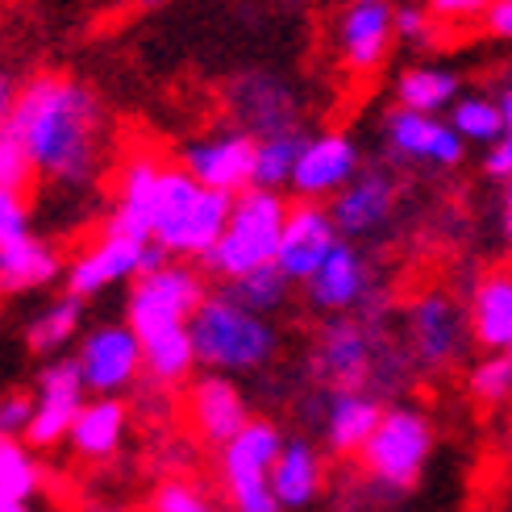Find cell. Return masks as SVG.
I'll return each mask as SVG.
<instances>
[{
	"label": "cell",
	"mask_w": 512,
	"mask_h": 512,
	"mask_svg": "<svg viewBox=\"0 0 512 512\" xmlns=\"http://www.w3.org/2000/svg\"><path fill=\"white\" fill-rule=\"evenodd\" d=\"M5 125L30 155L34 179H46L55 188H88L105 167V105L84 80L67 71H42L13 88Z\"/></svg>",
	"instance_id": "6da1fadb"
},
{
	"label": "cell",
	"mask_w": 512,
	"mask_h": 512,
	"mask_svg": "<svg viewBox=\"0 0 512 512\" xmlns=\"http://www.w3.org/2000/svg\"><path fill=\"white\" fill-rule=\"evenodd\" d=\"M188 338L196 350V367L217 375H242L271 363L279 334L263 313H250L229 292H204L196 313L188 317Z\"/></svg>",
	"instance_id": "7a4b0ae2"
},
{
	"label": "cell",
	"mask_w": 512,
	"mask_h": 512,
	"mask_svg": "<svg viewBox=\"0 0 512 512\" xmlns=\"http://www.w3.org/2000/svg\"><path fill=\"white\" fill-rule=\"evenodd\" d=\"M229 200L234 196L200 188L179 163H163L155 200H150V242L163 246L171 259L204 263V254L221 238Z\"/></svg>",
	"instance_id": "3957f363"
},
{
	"label": "cell",
	"mask_w": 512,
	"mask_h": 512,
	"mask_svg": "<svg viewBox=\"0 0 512 512\" xmlns=\"http://www.w3.org/2000/svg\"><path fill=\"white\" fill-rule=\"evenodd\" d=\"M284 213H288L284 192H271V188L238 192L234 200H229L221 238L213 242L209 254H204V267L229 284V279H242L246 271H259V267L275 263Z\"/></svg>",
	"instance_id": "277c9868"
},
{
	"label": "cell",
	"mask_w": 512,
	"mask_h": 512,
	"mask_svg": "<svg viewBox=\"0 0 512 512\" xmlns=\"http://www.w3.org/2000/svg\"><path fill=\"white\" fill-rule=\"evenodd\" d=\"M408 367V358L388 350L383 342L379 325L367 321V317H350V313H338L329 317V325L321 329L317 338V350H313V375L334 392H346V388H367L371 383Z\"/></svg>",
	"instance_id": "5b68a950"
},
{
	"label": "cell",
	"mask_w": 512,
	"mask_h": 512,
	"mask_svg": "<svg viewBox=\"0 0 512 512\" xmlns=\"http://www.w3.org/2000/svg\"><path fill=\"white\" fill-rule=\"evenodd\" d=\"M433 421L429 413L413 404H396V408H383L371 438L363 442L354 458L363 463V475L375 483V488H388V492H408L413 483L421 479V471L429 467V454H433Z\"/></svg>",
	"instance_id": "8992f818"
},
{
	"label": "cell",
	"mask_w": 512,
	"mask_h": 512,
	"mask_svg": "<svg viewBox=\"0 0 512 512\" xmlns=\"http://www.w3.org/2000/svg\"><path fill=\"white\" fill-rule=\"evenodd\" d=\"M404 358L421 371H450L471 346L467 304L446 288H425L404 313Z\"/></svg>",
	"instance_id": "52a82bcc"
},
{
	"label": "cell",
	"mask_w": 512,
	"mask_h": 512,
	"mask_svg": "<svg viewBox=\"0 0 512 512\" xmlns=\"http://www.w3.org/2000/svg\"><path fill=\"white\" fill-rule=\"evenodd\" d=\"M279 446H284V433L259 417H250L225 446H217L221 450V483H225L234 512H284L267 488V471L275 463Z\"/></svg>",
	"instance_id": "ba28073f"
},
{
	"label": "cell",
	"mask_w": 512,
	"mask_h": 512,
	"mask_svg": "<svg viewBox=\"0 0 512 512\" xmlns=\"http://www.w3.org/2000/svg\"><path fill=\"white\" fill-rule=\"evenodd\" d=\"M204 275L184 263V259H167L155 271L134 275L130 288V313L125 325L134 334H155V329H171V325H188V317L196 313V304L204 300Z\"/></svg>",
	"instance_id": "9c48e42d"
},
{
	"label": "cell",
	"mask_w": 512,
	"mask_h": 512,
	"mask_svg": "<svg viewBox=\"0 0 512 512\" xmlns=\"http://www.w3.org/2000/svg\"><path fill=\"white\" fill-rule=\"evenodd\" d=\"M171 259V254L155 242H146V238H130V234H121V229H109L105 225V234H100L92 246H84L80 259H71L67 267V292L71 296H96V292H105L113 284H125V279H134L142 271H155Z\"/></svg>",
	"instance_id": "30bf717a"
},
{
	"label": "cell",
	"mask_w": 512,
	"mask_h": 512,
	"mask_svg": "<svg viewBox=\"0 0 512 512\" xmlns=\"http://www.w3.org/2000/svg\"><path fill=\"white\" fill-rule=\"evenodd\" d=\"M225 113L229 125L250 138L284 134V130H304L300 125V100L292 84H284L271 71H246L225 88Z\"/></svg>",
	"instance_id": "8fae6325"
},
{
	"label": "cell",
	"mask_w": 512,
	"mask_h": 512,
	"mask_svg": "<svg viewBox=\"0 0 512 512\" xmlns=\"http://www.w3.org/2000/svg\"><path fill=\"white\" fill-rule=\"evenodd\" d=\"M71 363L80 371L84 392L121 396L125 388H134L142 375V346L130 325H100L92 334H84L80 354H75Z\"/></svg>",
	"instance_id": "7c38bea8"
},
{
	"label": "cell",
	"mask_w": 512,
	"mask_h": 512,
	"mask_svg": "<svg viewBox=\"0 0 512 512\" xmlns=\"http://www.w3.org/2000/svg\"><path fill=\"white\" fill-rule=\"evenodd\" d=\"M200 188L221 192V196H238L250 188V171H254V138L225 125L217 134H204L196 142L184 146V159H179Z\"/></svg>",
	"instance_id": "4fadbf2b"
},
{
	"label": "cell",
	"mask_w": 512,
	"mask_h": 512,
	"mask_svg": "<svg viewBox=\"0 0 512 512\" xmlns=\"http://www.w3.org/2000/svg\"><path fill=\"white\" fill-rule=\"evenodd\" d=\"M88 400L80 371H75L71 358H50L38 375V392H34V413L30 425H25V446L30 450H46V446H59L67 438V429L80 413V404Z\"/></svg>",
	"instance_id": "5bb4252c"
},
{
	"label": "cell",
	"mask_w": 512,
	"mask_h": 512,
	"mask_svg": "<svg viewBox=\"0 0 512 512\" xmlns=\"http://www.w3.org/2000/svg\"><path fill=\"white\" fill-rule=\"evenodd\" d=\"M334 204H329V221H334L338 229V238H367L375 234V229L388 225V217L396 213V204H400V179L392 171H363L358 167L350 175V184L342 192L329 196Z\"/></svg>",
	"instance_id": "9a60e30c"
},
{
	"label": "cell",
	"mask_w": 512,
	"mask_h": 512,
	"mask_svg": "<svg viewBox=\"0 0 512 512\" xmlns=\"http://www.w3.org/2000/svg\"><path fill=\"white\" fill-rule=\"evenodd\" d=\"M354 171H358V146H354V138L342 134V130H325V134L304 138L288 188H292L296 200L321 204L334 192H342Z\"/></svg>",
	"instance_id": "2e32d148"
},
{
	"label": "cell",
	"mask_w": 512,
	"mask_h": 512,
	"mask_svg": "<svg viewBox=\"0 0 512 512\" xmlns=\"http://www.w3.org/2000/svg\"><path fill=\"white\" fill-rule=\"evenodd\" d=\"M338 242V229L329 221L325 204L300 200L288 204L284 213V229H279V246H275V271L288 279V284H304L329 250Z\"/></svg>",
	"instance_id": "e0dca14e"
},
{
	"label": "cell",
	"mask_w": 512,
	"mask_h": 512,
	"mask_svg": "<svg viewBox=\"0 0 512 512\" xmlns=\"http://www.w3.org/2000/svg\"><path fill=\"white\" fill-rule=\"evenodd\" d=\"M304 292H309L317 313L338 317V313L363 309V304L375 296V275H371L363 254L354 250V242L338 238L334 250L321 259V267L304 279Z\"/></svg>",
	"instance_id": "ac0fdd59"
},
{
	"label": "cell",
	"mask_w": 512,
	"mask_h": 512,
	"mask_svg": "<svg viewBox=\"0 0 512 512\" xmlns=\"http://www.w3.org/2000/svg\"><path fill=\"white\" fill-rule=\"evenodd\" d=\"M392 0H350L338 21V55L346 71L354 75H375L388 59V50L396 42L392 34Z\"/></svg>",
	"instance_id": "d6986e66"
},
{
	"label": "cell",
	"mask_w": 512,
	"mask_h": 512,
	"mask_svg": "<svg viewBox=\"0 0 512 512\" xmlns=\"http://www.w3.org/2000/svg\"><path fill=\"white\" fill-rule=\"evenodd\" d=\"M388 146H392V155L429 163V167H458L467 150V142L454 134L450 121L433 113H413V109L388 113Z\"/></svg>",
	"instance_id": "ffe728a7"
},
{
	"label": "cell",
	"mask_w": 512,
	"mask_h": 512,
	"mask_svg": "<svg viewBox=\"0 0 512 512\" xmlns=\"http://www.w3.org/2000/svg\"><path fill=\"white\" fill-rule=\"evenodd\" d=\"M188 421L196 429V438L209 446H225L234 433L250 421V404L242 388L229 375H200L188 388Z\"/></svg>",
	"instance_id": "44dd1931"
},
{
	"label": "cell",
	"mask_w": 512,
	"mask_h": 512,
	"mask_svg": "<svg viewBox=\"0 0 512 512\" xmlns=\"http://www.w3.org/2000/svg\"><path fill=\"white\" fill-rule=\"evenodd\" d=\"M267 488L284 512H304L309 504H317L325 488V467H321L317 446L304 438H292V442L284 438V446H279L275 463L267 471Z\"/></svg>",
	"instance_id": "7402d4cb"
},
{
	"label": "cell",
	"mask_w": 512,
	"mask_h": 512,
	"mask_svg": "<svg viewBox=\"0 0 512 512\" xmlns=\"http://www.w3.org/2000/svg\"><path fill=\"white\" fill-rule=\"evenodd\" d=\"M163 163L167 159L150 155V150H134V155L117 167V209L105 221L109 229H121V234L150 242V200H155Z\"/></svg>",
	"instance_id": "603a6c76"
},
{
	"label": "cell",
	"mask_w": 512,
	"mask_h": 512,
	"mask_svg": "<svg viewBox=\"0 0 512 512\" xmlns=\"http://www.w3.org/2000/svg\"><path fill=\"white\" fill-rule=\"evenodd\" d=\"M125 433H130V408H125V400L92 396L80 404V413H75L63 442H71V450L88 458V463H105V458L121 450Z\"/></svg>",
	"instance_id": "cb8c5ba5"
},
{
	"label": "cell",
	"mask_w": 512,
	"mask_h": 512,
	"mask_svg": "<svg viewBox=\"0 0 512 512\" xmlns=\"http://www.w3.org/2000/svg\"><path fill=\"white\" fill-rule=\"evenodd\" d=\"M467 325H471V342H479L488 354L512 346V279L504 267L479 275L467 304Z\"/></svg>",
	"instance_id": "d4e9b609"
},
{
	"label": "cell",
	"mask_w": 512,
	"mask_h": 512,
	"mask_svg": "<svg viewBox=\"0 0 512 512\" xmlns=\"http://www.w3.org/2000/svg\"><path fill=\"white\" fill-rule=\"evenodd\" d=\"M383 413V400L367 388H346V392H334L325 404V417H321V429H325V446L342 454V458H354L363 450V442L371 438V429Z\"/></svg>",
	"instance_id": "484cf974"
},
{
	"label": "cell",
	"mask_w": 512,
	"mask_h": 512,
	"mask_svg": "<svg viewBox=\"0 0 512 512\" xmlns=\"http://www.w3.org/2000/svg\"><path fill=\"white\" fill-rule=\"evenodd\" d=\"M59 275H63V259L46 238L21 234L0 246V296L38 292L46 284H55Z\"/></svg>",
	"instance_id": "4316f807"
},
{
	"label": "cell",
	"mask_w": 512,
	"mask_h": 512,
	"mask_svg": "<svg viewBox=\"0 0 512 512\" xmlns=\"http://www.w3.org/2000/svg\"><path fill=\"white\" fill-rule=\"evenodd\" d=\"M142 375L159 388H179L188 383L196 371V350L188 338V325H171V329H155V334H142Z\"/></svg>",
	"instance_id": "83f0119b"
},
{
	"label": "cell",
	"mask_w": 512,
	"mask_h": 512,
	"mask_svg": "<svg viewBox=\"0 0 512 512\" xmlns=\"http://www.w3.org/2000/svg\"><path fill=\"white\" fill-rule=\"evenodd\" d=\"M508 121H512V96L508 88L496 92V96H483V92H471L463 96L458 92V100L450 105V125L454 134L463 142H500L508 138Z\"/></svg>",
	"instance_id": "f1b7e54d"
},
{
	"label": "cell",
	"mask_w": 512,
	"mask_h": 512,
	"mask_svg": "<svg viewBox=\"0 0 512 512\" xmlns=\"http://www.w3.org/2000/svg\"><path fill=\"white\" fill-rule=\"evenodd\" d=\"M396 96H400V109L442 117V109H450L454 100H458V75L446 71V67L421 63V67H413V71L400 75Z\"/></svg>",
	"instance_id": "f546056e"
},
{
	"label": "cell",
	"mask_w": 512,
	"mask_h": 512,
	"mask_svg": "<svg viewBox=\"0 0 512 512\" xmlns=\"http://www.w3.org/2000/svg\"><path fill=\"white\" fill-rule=\"evenodd\" d=\"M304 130H284V134H267V138H254V171H250V188H271V192H284L296 155L304 146Z\"/></svg>",
	"instance_id": "4dcf8cb0"
},
{
	"label": "cell",
	"mask_w": 512,
	"mask_h": 512,
	"mask_svg": "<svg viewBox=\"0 0 512 512\" xmlns=\"http://www.w3.org/2000/svg\"><path fill=\"white\" fill-rule=\"evenodd\" d=\"M80 321H84V300L80 296H59L50 300L46 309L30 321V350L34 354H59L63 346H71V338L80 334Z\"/></svg>",
	"instance_id": "1f68e13d"
},
{
	"label": "cell",
	"mask_w": 512,
	"mask_h": 512,
	"mask_svg": "<svg viewBox=\"0 0 512 512\" xmlns=\"http://www.w3.org/2000/svg\"><path fill=\"white\" fill-rule=\"evenodd\" d=\"M42 488V463L21 438H0V496L34 500Z\"/></svg>",
	"instance_id": "d6a6232c"
},
{
	"label": "cell",
	"mask_w": 512,
	"mask_h": 512,
	"mask_svg": "<svg viewBox=\"0 0 512 512\" xmlns=\"http://www.w3.org/2000/svg\"><path fill=\"white\" fill-rule=\"evenodd\" d=\"M225 292L234 296L238 304H246L250 313H263V317H267V313H275L279 304L288 300L292 284L275 271V263H267V267H259V271H246L242 279H229Z\"/></svg>",
	"instance_id": "836d02e7"
},
{
	"label": "cell",
	"mask_w": 512,
	"mask_h": 512,
	"mask_svg": "<svg viewBox=\"0 0 512 512\" xmlns=\"http://www.w3.org/2000/svg\"><path fill=\"white\" fill-rule=\"evenodd\" d=\"M467 388L479 404H504L508 392H512V358L508 350H496V354H483L479 363L471 367L467 375Z\"/></svg>",
	"instance_id": "e575fe53"
},
{
	"label": "cell",
	"mask_w": 512,
	"mask_h": 512,
	"mask_svg": "<svg viewBox=\"0 0 512 512\" xmlns=\"http://www.w3.org/2000/svg\"><path fill=\"white\" fill-rule=\"evenodd\" d=\"M38 184L34 179V167H30V155H25V146L17 142V134L9 130L5 121H0V188L9 192H25L30 196V188Z\"/></svg>",
	"instance_id": "d590c367"
},
{
	"label": "cell",
	"mask_w": 512,
	"mask_h": 512,
	"mask_svg": "<svg viewBox=\"0 0 512 512\" xmlns=\"http://www.w3.org/2000/svg\"><path fill=\"white\" fill-rule=\"evenodd\" d=\"M155 512H221V504L188 479H167L155 492Z\"/></svg>",
	"instance_id": "8d00e7d4"
},
{
	"label": "cell",
	"mask_w": 512,
	"mask_h": 512,
	"mask_svg": "<svg viewBox=\"0 0 512 512\" xmlns=\"http://www.w3.org/2000/svg\"><path fill=\"white\" fill-rule=\"evenodd\" d=\"M488 5H496V0H425V13L442 34V30H471V25H479Z\"/></svg>",
	"instance_id": "74e56055"
},
{
	"label": "cell",
	"mask_w": 512,
	"mask_h": 512,
	"mask_svg": "<svg viewBox=\"0 0 512 512\" xmlns=\"http://www.w3.org/2000/svg\"><path fill=\"white\" fill-rule=\"evenodd\" d=\"M392 34L400 42H413V46H429L433 38H438V25H433V17L425 13V5H400L392 13Z\"/></svg>",
	"instance_id": "f35d334b"
},
{
	"label": "cell",
	"mask_w": 512,
	"mask_h": 512,
	"mask_svg": "<svg viewBox=\"0 0 512 512\" xmlns=\"http://www.w3.org/2000/svg\"><path fill=\"white\" fill-rule=\"evenodd\" d=\"M30 234V196L0 188V246Z\"/></svg>",
	"instance_id": "ab89813d"
},
{
	"label": "cell",
	"mask_w": 512,
	"mask_h": 512,
	"mask_svg": "<svg viewBox=\"0 0 512 512\" xmlns=\"http://www.w3.org/2000/svg\"><path fill=\"white\" fill-rule=\"evenodd\" d=\"M30 413H34V396H30V392H9V396H0V438H25Z\"/></svg>",
	"instance_id": "60d3db41"
},
{
	"label": "cell",
	"mask_w": 512,
	"mask_h": 512,
	"mask_svg": "<svg viewBox=\"0 0 512 512\" xmlns=\"http://www.w3.org/2000/svg\"><path fill=\"white\" fill-rule=\"evenodd\" d=\"M483 171H488V179H496V184L512 175V138L488 142V155H483Z\"/></svg>",
	"instance_id": "b9f144b4"
},
{
	"label": "cell",
	"mask_w": 512,
	"mask_h": 512,
	"mask_svg": "<svg viewBox=\"0 0 512 512\" xmlns=\"http://www.w3.org/2000/svg\"><path fill=\"white\" fill-rule=\"evenodd\" d=\"M479 30L488 38H508L512 34V0H496V5H488V13H483Z\"/></svg>",
	"instance_id": "7bdbcfd3"
},
{
	"label": "cell",
	"mask_w": 512,
	"mask_h": 512,
	"mask_svg": "<svg viewBox=\"0 0 512 512\" xmlns=\"http://www.w3.org/2000/svg\"><path fill=\"white\" fill-rule=\"evenodd\" d=\"M9 100H13V84H9V75L0 71V121H5V113H9Z\"/></svg>",
	"instance_id": "ee69618b"
},
{
	"label": "cell",
	"mask_w": 512,
	"mask_h": 512,
	"mask_svg": "<svg viewBox=\"0 0 512 512\" xmlns=\"http://www.w3.org/2000/svg\"><path fill=\"white\" fill-rule=\"evenodd\" d=\"M0 512H34L30 500H9V496H0Z\"/></svg>",
	"instance_id": "f6af8a7d"
},
{
	"label": "cell",
	"mask_w": 512,
	"mask_h": 512,
	"mask_svg": "<svg viewBox=\"0 0 512 512\" xmlns=\"http://www.w3.org/2000/svg\"><path fill=\"white\" fill-rule=\"evenodd\" d=\"M138 9H159V5H167V0H134Z\"/></svg>",
	"instance_id": "bcb514c9"
}]
</instances>
